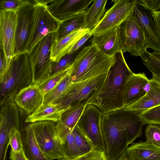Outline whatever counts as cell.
<instances>
[{
  "label": "cell",
  "instance_id": "23",
  "mask_svg": "<svg viewBox=\"0 0 160 160\" xmlns=\"http://www.w3.org/2000/svg\"><path fill=\"white\" fill-rule=\"evenodd\" d=\"M128 149L137 160H160V147L146 141L133 143Z\"/></svg>",
  "mask_w": 160,
  "mask_h": 160
},
{
  "label": "cell",
  "instance_id": "32",
  "mask_svg": "<svg viewBox=\"0 0 160 160\" xmlns=\"http://www.w3.org/2000/svg\"><path fill=\"white\" fill-rule=\"evenodd\" d=\"M77 53V52L73 53L68 54L61 58L57 62H52L50 76L62 71L70 67L72 64Z\"/></svg>",
  "mask_w": 160,
  "mask_h": 160
},
{
  "label": "cell",
  "instance_id": "2",
  "mask_svg": "<svg viewBox=\"0 0 160 160\" xmlns=\"http://www.w3.org/2000/svg\"><path fill=\"white\" fill-rule=\"evenodd\" d=\"M116 56L103 53L91 44L77 52L72 65L70 76L72 83L82 82L110 72L115 64Z\"/></svg>",
  "mask_w": 160,
  "mask_h": 160
},
{
  "label": "cell",
  "instance_id": "44",
  "mask_svg": "<svg viewBox=\"0 0 160 160\" xmlns=\"http://www.w3.org/2000/svg\"><path fill=\"white\" fill-rule=\"evenodd\" d=\"M152 54L160 60V52L153 51L152 53Z\"/></svg>",
  "mask_w": 160,
  "mask_h": 160
},
{
  "label": "cell",
  "instance_id": "38",
  "mask_svg": "<svg viewBox=\"0 0 160 160\" xmlns=\"http://www.w3.org/2000/svg\"><path fill=\"white\" fill-rule=\"evenodd\" d=\"M136 2L145 8L151 11H158L160 8V0H136Z\"/></svg>",
  "mask_w": 160,
  "mask_h": 160
},
{
  "label": "cell",
  "instance_id": "3",
  "mask_svg": "<svg viewBox=\"0 0 160 160\" xmlns=\"http://www.w3.org/2000/svg\"><path fill=\"white\" fill-rule=\"evenodd\" d=\"M101 127L107 159L117 160L129 145L124 108L103 114Z\"/></svg>",
  "mask_w": 160,
  "mask_h": 160
},
{
  "label": "cell",
  "instance_id": "5",
  "mask_svg": "<svg viewBox=\"0 0 160 160\" xmlns=\"http://www.w3.org/2000/svg\"><path fill=\"white\" fill-rule=\"evenodd\" d=\"M110 72L87 80L72 83L58 99L52 104L66 108L87 103L103 93L108 83Z\"/></svg>",
  "mask_w": 160,
  "mask_h": 160
},
{
  "label": "cell",
  "instance_id": "18",
  "mask_svg": "<svg viewBox=\"0 0 160 160\" xmlns=\"http://www.w3.org/2000/svg\"><path fill=\"white\" fill-rule=\"evenodd\" d=\"M118 27L94 35L92 40V44L95 45L103 53L108 56H114L121 52Z\"/></svg>",
  "mask_w": 160,
  "mask_h": 160
},
{
  "label": "cell",
  "instance_id": "1",
  "mask_svg": "<svg viewBox=\"0 0 160 160\" xmlns=\"http://www.w3.org/2000/svg\"><path fill=\"white\" fill-rule=\"evenodd\" d=\"M118 54L105 91L88 103L97 107L103 114L124 108L122 97L123 86L126 79L133 72L127 64L122 52Z\"/></svg>",
  "mask_w": 160,
  "mask_h": 160
},
{
  "label": "cell",
  "instance_id": "34",
  "mask_svg": "<svg viewBox=\"0 0 160 160\" xmlns=\"http://www.w3.org/2000/svg\"><path fill=\"white\" fill-rule=\"evenodd\" d=\"M145 135L146 141L160 147V126L148 124L146 128Z\"/></svg>",
  "mask_w": 160,
  "mask_h": 160
},
{
  "label": "cell",
  "instance_id": "8",
  "mask_svg": "<svg viewBox=\"0 0 160 160\" xmlns=\"http://www.w3.org/2000/svg\"><path fill=\"white\" fill-rule=\"evenodd\" d=\"M37 142L45 156L52 160L65 158L55 122L39 121L31 123Z\"/></svg>",
  "mask_w": 160,
  "mask_h": 160
},
{
  "label": "cell",
  "instance_id": "10",
  "mask_svg": "<svg viewBox=\"0 0 160 160\" xmlns=\"http://www.w3.org/2000/svg\"><path fill=\"white\" fill-rule=\"evenodd\" d=\"M102 113L96 106L88 104L77 125L90 142L94 149L106 152V147L101 127Z\"/></svg>",
  "mask_w": 160,
  "mask_h": 160
},
{
  "label": "cell",
  "instance_id": "11",
  "mask_svg": "<svg viewBox=\"0 0 160 160\" xmlns=\"http://www.w3.org/2000/svg\"><path fill=\"white\" fill-rule=\"evenodd\" d=\"M103 18L90 32L92 36L118 26L130 15L136 3V0H116Z\"/></svg>",
  "mask_w": 160,
  "mask_h": 160
},
{
  "label": "cell",
  "instance_id": "6",
  "mask_svg": "<svg viewBox=\"0 0 160 160\" xmlns=\"http://www.w3.org/2000/svg\"><path fill=\"white\" fill-rule=\"evenodd\" d=\"M55 32L48 34L39 41L28 53L32 74V83L38 85L50 76L51 49Z\"/></svg>",
  "mask_w": 160,
  "mask_h": 160
},
{
  "label": "cell",
  "instance_id": "33",
  "mask_svg": "<svg viewBox=\"0 0 160 160\" xmlns=\"http://www.w3.org/2000/svg\"><path fill=\"white\" fill-rule=\"evenodd\" d=\"M139 115L144 125H160V105L147 110Z\"/></svg>",
  "mask_w": 160,
  "mask_h": 160
},
{
  "label": "cell",
  "instance_id": "40",
  "mask_svg": "<svg viewBox=\"0 0 160 160\" xmlns=\"http://www.w3.org/2000/svg\"><path fill=\"white\" fill-rule=\"evenodd\" d=\"M92 35L90 32H88L79 39L72 48L69 53H73L77 52V51L82 47Z\"/></svg>",
  "mask_w": 160,
  "mask_h": 160
},
{
  "label": "cell",
  "instance_id": "31",
  "mask_svg": "<svg viewBox=\"0 0 160 160\" xmlns=\"http://www.w3.org/2000/svg\"><path fill=\"white\" fill-rule=\"evenodd\" d=\"M72 130L68 133L64 142L62 144L65 159H72L81 155L75 142Z\"/></svg>",
  "mask_w": 160,
  "mask_h": 160
},
{
  "label": "cell",
  "instance_id": "36",
  "mask_svg": "<svg viewBox=\"0 0 160 160\" xmlns=\"http://www.w3.org/2000/svg\"><path fill=\"white\" fill-rule=\"evenodd\" d=\"M62 160H108L106 152L94 149L91 152L76 158Z\"/></svg>",
  "mask_w": 160,
  "mask_h": 160
},
{
  "label": "cell",
  "instance_id": "20",
  "mask_svg": "<svg viewBox=\"0 0 160 160\" xmlns=\"http://www.w3.org/2000/svg\"><path fill=\"white\" fill-rule=\"evenodd\" d=\"M149 89L141 99L125 108L140 114L152 108L160 105V83L154 78L150 79Z\"/></svg>",
  "mask_w": 160,
  "mask_h": 160
},
{
  "label": "cell",
  "instance_id": "28",
  "mask_svg": "<svg viewBox=\"0 0 160 160\" xmlns=\"http://www.w3.org/2000/svg\"><path fill=\"white\" fill-rule=\"evenodd\" d=\"M142 62L160 83V60L147 51L140 56Z\"/></svg>",
  "mask_w": 160,
  "mask_h": 160
},
{
  "label": "cell",
  "instance_id": "12",
  "mask_svg": "<svg viewBox=\"0 0 160 160\" xmlns=\"http://www.w3.org/2000/svg\"><path fill=\"white\" fill-rule=\"evenodd\" d=\"M34 6L33 1L28 0L17 11L15 55L27 52L32 24Z\"/></svg>",
  "mask_w": 160,
  "mask_h": 160
},
{
  "label": "cell",
  "instance_id": "13",
  "mask_svg": "<svg viewBox=\"0 0 160 160\" xmlns=\"http://www.w3.org/2000/svg\"><path fill=\"white\" fill-rule=\"evenodd\" d=\"M17 12L0 10V49L3 50L9 67L15 55Z\"/></svg>",
  "mask_w": 160,
  "mask_h": 160
},
{
  "label": "cell",
  "instance_id": "43",
  "mask_svg": "<svg viewBox=\"0 0 160 160\" xmlns=\"http://www.w3.org/2000/svg\"><path fill=\"white\" fill-rule=\"evenodd\" d=\"M117 160H137L128 148Z\"/></svg>",
  "mask_w": 160,
  "mask_h": 160
},
{
  "label": "cell",
  "instance_id": "22",
  "mask_svg": "<svg viewBox=\"0 0 160 160\" xmlns=\"http://www.w3.org/2000/svg\"><path fill=\"white\" fill-rule=\"evenodd\" d=\"M23 131L22 136L23 149L28 160H52L46 157L41 150L30 123L26 126Z\"/></svg>",
  "mask_w": 160,
  "mask_h": 160
},
{
  "label": "cell",
  "instance_id": "19",
  "mask_svg": "<svg viewBox=\"0 0 160 160\" xmlns=\"http://www.w3.org/2000/svg\"><path fill=\"white\" fill-rule=\"evenodd\" d=\"M90 32L88 29L81 28L75 30L59 40L54 39L51 49V59L57 62L70 51L82 37Z\"/></svg>",
  "mask_w": 160,
  "mask_h": 160
},
{
  "label": "cell",
  "instance_id": "41",
  "mask_svg": "<svg viewBox=\"0 0 160 160\" xmlns=\"http://www.w3.org/2000/svg\"><path fill=\"white\" fill-rule=\"evenodd\" d=\"M9 158L11 160H28L23 150L19 152H15L11 150Z\"/></svg>",
  "mask_w": 160,
  "mask_h": 160
},
{
  "label": "cell",
  "instance_id": "25",
  "mask_svg": "<svg viewBox=\"0 0 160 160\" xmlns=\"http://www.w3.org/2000/svg\"><path fill=\"white\" fill-rule=\"evenodd\" d=\"M71 69L69 72L57 84L44 95L43 104H52L61 97L71 85L72 83L70 76Z\"/></svg>",
  "mask_w": 160,
  "mask_h": 160
},
{
  "label": "cell",
  "instance_id": "29",
  "mask_svg": "<svg viewBox=\"0 0 160 160\" xmlns=\"http://www.w3.org/2000/svg\"><path fill=\"white\" fill-rule=\"evenodd\" d=\"M71 67L72 65L67 69L48 77L38 85L44 95L52 89L64 78L70 71Z\"/></svg>",
  "mask_w": 160,
  "mask_h": 160
},
{
  "label": "cell",
  "instance_id": "39",
  "mask_svg": "<svg viewBox=\"0 0 160 160\" xmlns=\"http://www.w3.org/2000/svg\"><path fill=\"white\" fill-rule=\"evenodd\" d=\"M0 81L1 82L2 81L8 67L7 63L3 51L1 49H0Z\"/></svg>",
  "mask_w": 160,
  "mask_h": 160
},
{
  "label": "cell",
  "instance_id": "21",
  "mask_svg": "<svg viewBox=\"0 0 160 160\" xmlns=\"http://www.w3.org/2000/svg\"><path fill=\"white\" fill-rule=\"evenodd\" d=\"M67 109L58 104H42L25 119L26 123L48 121L57 122L61 118L62 113Z\"/></svg>",
  "mask_w": 160,
  "mask_h": 160
},
{
  "label": "cell",
  "instance_id": "27",
  "mask_svg": "<svg viewBox=\"0 0 160 160\" xmlns=\"http://www.w3.org/2000/svg\"><path fill=\"white\" fill-rule=\"evenodd\" d=\"M87 103L70 107L62 114L60 120L65 127L73 129L77 125Z\"/></svg>",
  "mask_w": 160,
  "mask_h": 160
},
{
  "label": "cell",
  "instance_id": "17",
  "mask_svg": "<svg viewBox=\"0 0 160 160\" xmlns=\"http://www.w3.org/2000/svg\"><path fill=\"white\" fill-rule=\"evenodd\" d=\"M44 94L38 85L31 84L21 90L14 101L18 107L30 115L43 104Z\"/></svg>",
  "mask_w": 160,
  "mask_h": 160
},
{
  "label": "cell",
  "instance_id": "26",
  "mask_svg": "<svg viewBox=\"0 0 160 160\" xmlns=\"http://www.w3.org/2000/svg\"><path fill=\"white\" fill-rule=\"evenodd\" d=\"M85 15L68 19L62 22L55 32V39L59 40L71 32L83 28Z\"/></svg>",
  "mask_w": 160,
  "mask_h": 160
},
{
  "label": "cell",
  "instance_id": "35",
  "mask_svg": "<svg viewBox=\"0 0 160 160\" xmlns=\"http://www.w3.org/2000/svg\"><path fill=\"white\" fill-rule=\"evenodd\" d=\"M9 142L11 150L13 151L19 152L23 150L20 129L14 128L11 130L9 135Z\"/></svg>",
  "mask_w": 160,
  "mask_h": 160
},
{
  "label": "cell",
  "instance_id": "15",
  "mask_svg": "<svg viewBox=\"0 0 160 160\" xmlns=\"http://www.w3.org/2000/svg\"><path fill=\"white\" fill-rule=\"evenodd\" d=\"M132 13L142 32L148 48L160 52V35L150 11L136 2Z\"/></svg>",
  "mask_w": 160,
  "mask_h": 160
},
{
  "label": "cell",
  "instance_id": "42",
  "mask_svg": "<svg viewBox=\"0 0 160 160\" xmlns=\"http://www.w3.org/2000/svg\"><path fill=\"white\" fill-rule=\"evenodd\" d=\"M150 11L160 35V11Z\"/></svg>",
  "mask_w": 160,
  "mask_h": 160
},
{
  "label": "cell",
  "instance_id": "4",
  "mask_svg": "<svg viewBox=\"0 0 160 160\" xmlns=\"http://www.w3.org/2000/svg\"><path fill=\"white\" fill-rule=\"evenodd\" d=\"M32 74L28 53L14 55L0 82V105L14 101L15 96L22 89L32 84Z\"/></svg>",
  "mask_w": 160,
  "mask_h": 160
},
{
  "label": "cell",
  "instance_id": "30",
  "mask_svg": "<svg viewBox=\"0 0 160 160\" xmlns=\"http://www.w3.org/2000/svg\"><path fill=\"white\" fill-rule=\"evenodd\" d=\"M72 133L81 155L88 153L94 149L90 142L81 132L77 124L72 129Z\"/></svg>",
  "mask_w": 160,
  "mask_h": 160
},
{
  "label": "cell",
  "instance_id": "16",
  "mask_svg": "<svg viewBox=\"0 0 160 160\" xmlns=\"http://www.w3.org/2000/svg\"><path fill=\"white\" fill-rule=\"evenodd\" d=\"M150 79L144 73L133 72L126 79L123 86L122 97L124 108L144 96L149 89Z\"/></svg>",
  "mask_w": 160,
  "mask_h": 160
},
{
  "label": "cell",
  "instance_id": "24",
  "mask_svg": "<svg viewBox=\"0 0 160 160\" xmlns=\"http://www.w3.org/2000/svg\"><path fill=\"white\" fill-rule=\"evenodd\" d=\"M107 1V0H94L85 15L83 28L88 29L91 32L95 28L106 12Z\"/></svg>",
  "mask_w": 160,
  "mask_h": 160
},
{
  "label": "cell",
  "instance_id": "14",
  "mask_svg": "<svg viewBox=\"0 0 160 160\" xmlns=\"http://www.w3.org/2000/svg\"><path fill=\"white\" fill-rule=\"evenodd\" d=\"M93 0H49L48 9L58 21L66 20L85 15L89 5Z\"/></svg>",
  "mask_w": 160,
  "mask_h": 160
},
{
  "label": "cell",
  "instance_id": "37",
  "mask_svg": "<svg viewBox=\"0 0 160 160\" xmlns=\"http://www.w3.org/2000/svg\"><path fill=\"white\" fill-rule=\"evenodd\" d=\"M28 0H0V10L17 12Z\"/></svg>",
  "mask_w": 160,
  "mask_h": 160
},
{
  "label": "cell",
  "instance_id": "7",
  "mask_svg": "<svg viewBox=\"0 0 160 160\" xmlns=\"http://www.w3.org/2000/svg\"><path fill=\"white\" fill-rule=\"evenodd\" d=\"M49 0H33V19L27 52L49 33L55 32L61 22L54 18L48 11L47 5Z\"/></svg>",
  "mask_w": 160,
  "mask_h": 160
},
{
  "label": "cell",
  "instance_id": "9",
  "mask_svg": "<svg viewBox=\"0 0 160 160\" xmlns=\"http://www.w3.org/2000/svg\"><path fill=\"white\" fill-rule=\"evenodd\" d=\"M132 12L118 27L120 47L123 53L128 52L132 55L140 56L147 51L148 47Z\"/></svg>",
  "mask_w": 160,
  "mask_h": 160
}]
</instances>
